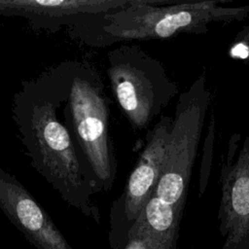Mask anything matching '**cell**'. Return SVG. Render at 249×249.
Instances as JSON below:
<instances>
[{
  "mask_svg": "<svg viewBox=\"0 0 249 249\" xmlns=\"http://www.w3.org/2000/svg\"><path fill=\"white\" fill-rule=\"evenodd\" d=\"M68 78L69 62L23 83L14 96L12 116L33 167L65 202L98 222L91 198L98 191L56 113L67 96Z\"/></svg>",
  "mask_w": 249,
  "mask_h": 249,
  "instance_id": "obj_1",
  "label": "cell"
},
{
  "mask_svg": "<svg viewBox=\"0 0 249 249\" xmlns=\"http://www.w3.org/2000/svg\"><path fill=\"white\" fill-rule=\"evenodd\" d=\"M222 3L130 0L126 6L94 16L68 27V31L88 45L107 46L130 40L168 39L181 33L203 34L212 23L239 21L249 15V5L227 7Z\"/></svg>",
  "mask_w": 249,
  "mask_h": 249,
  "instance_id": "obj_2",
  "label": "cell"
},
{
  "mask_svg": "<svg viewBox=\"0 0 249 249\" xmlns=\"http://www.w3.org/2000/svg\"><path fill=\"white\" fill-rule=\"evenodd\" d=\"M63 113L65 126L97 191H109L116 176V160L108 131V98L99 75L85 63L69 62Z\"/></svg>",
  "mask_w": 249,
  "mask_h": 249,
  "instance_id": "obj_3",
  "label": "cell"
},
{
  "mask_svg": "<svg viewBox=\"0 0 249 249\" xmlns=\"http://www.w3.org/2000/svg\"><path fill=\"white\" fill-rule=\"evenodd\" d=\"M108 61L113 93L135 130L148 127L179 92L163 64L139 46H121L108 53Z\"/></svg>",
  "mask_w": 249,
  "mask_h": 249,
  "instance_id": "obj_4",
  "label": "cell"
},
{
  "mask_svg": "<svg viewBox=\"0 0 249 249\" xmlns=\"http://www.w3.org/2000/svg\"><path fill=\"white\" fill-rule=\"evenodd\" d=\"M210 103L211 92L206 87V73L203 71L179 95L164 168L154 193L158 198L182 214Z\"/></svg>",
  "mask_w": 249,
  "mask_h": 249,
  "instance_id": "obj_5",
  "label": "cell"
},
{
  "mask_svg": "<svg viewBox=\"0 0 249 249\" xmlns=\"http://www.w3.org/2000/svg\"><path fill=\"white\" fill-rule=\"evenodd\" d=\"M219 231L221 249H249V133H233L221 163Z\"/></svg>",
  "mask_w": 249,
  "mask_h": 249,
  "instance_id": "obj_6",
  "label": "cell"
},
{
  "mask_svg": "<svg viewBox=\"0 0 249 249\" xmlns=\"http://www.w3.org/2000/svg\"><path fill=\"white\" fill-rule=\"evenodd\" d=\"M173 118L162 116L147 134V141L128 176L123 195L111 211V234L121 228L124 241L142 209L154 195L164 168Z\"/></svg>",
  "mask_w": 249,
  "mask_h": 249,
  "instance_id": "obj_7",
  "label": "cell"
},
{
  "mask_svg": "<svg viewBox=\"0 0 249 249\" xmlns=\"http://www.w3.org/2000/svg\"><path fill=\"white\" fill-rule=\"evenodd\" d=\"M0 209L36 249H72L42 206L1 167Z\"/></svg>",
  "mask_w": 249,
  "mask_h": 249,
  "instance_id": "obj_8",
  "label": "cell"
},
{
  "mask_svg": "<svg viewBox=\"0 0 249 249\" xmlns=\"http://www.w3.org/2000/svg\"><path fill=\"white\" fill-rule=\"evenodd\" d=\"M130 0H0V16L28 18L44 28L74 26L94 16L118 10Z\"/></svg>",
  "mask_w": 249,
  "mask_h": 249,
  "instance_id": "obj_9",
  "label": "cell"
},
{
  "mask_svg": "<svg viewBox=\"0 0 249 249\" xmlns=\"http://www.w3.org/2000/svg\"><path fill=\"white\" fill-rule=\"evenodd\" d=\"M182 216L173 206L153 195L132 226L144 231L156 249H177Z\"/></svg>",
  "mask_w": 249,
  "mask_h": 249,
  "instance_id": "obj_10",
  "label": "cell"
},
{
  "mask_svg": "<svg viewBox=\"0 0 249 249\" xmlns=\"http://www.w3.org/2000/svg\"><path fill=\"white\" fill-rule=\"evenodd\" d=\"M214 126L215 122L214 118H212L211 124L208 126L207 135L205 138L204 144V156L202 159L200 174H199V196H201L207 187L209 171L211 167V160H212V152H213V142H214Z\"/></svg>",
  "mask_w": 249,
  "mask_h": 249,
  "instance_id": "obj_11",
  "label": "cell"
},
{
  "mask_svg": "<svg viewBox=\"0 0 249 249\" xmlns=\"http://www.w3.org/2000/svg\"><path fill=\"white\" fill-rule=\"evenodd\" d=\"M121 249H156V247L144 231L132 226L127 232L124 244Z\"/></svg>",
  "mask_w": 249,
  "mask_h": 249,
  "instance_id": "obj_12",
  "label": "cell"
},
{
  "mask_svg": "<svg viewBox=\"0 0 249 249\" xmlns=\"http://www.w3.org/2000/svg\"><path fill=\"white\" fill-rule=\"evenodd\" d=\"M234 42L249 46V23L239 30V32L234 37ZM248 60H249V57H248Z\"/></svg>",
  "mask_w": 249,
  "mask_h": 249,
  "instance_id": "obj_13",
  "label": "cell"
}]
</instances>
